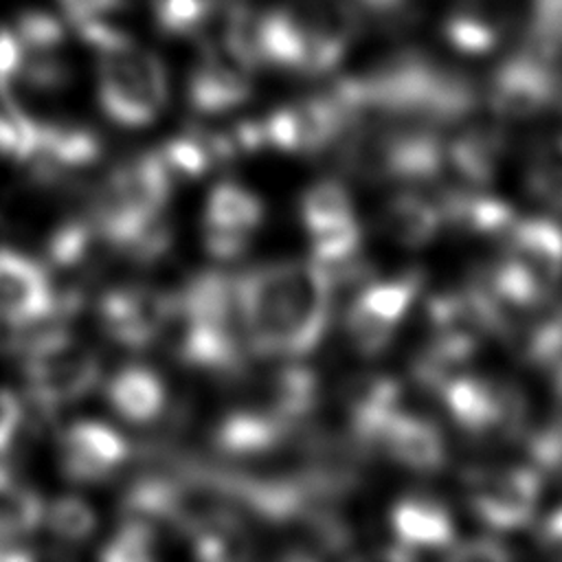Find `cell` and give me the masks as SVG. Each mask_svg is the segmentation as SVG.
Instances as JSON below:
<instances>
[{
    "label": "cell",
    "mask_w": 562,
    "mask_h": 562,
    "mask_svg": "<svg viewBox=\"0 0 562 562\" xmlns=\"http://www.w3.org/2000/svg\"><path fill=\"white\" fill-rule=\"evenodd\" d=\"M331 277L316 261H272L235 274L241 331L250 353L301 358L323 338Z\"/></svg>",
    "instance_id": "6da1fadb"
},
{
    "label": "cell",
    "mask_w": 562,
    "mask_h": 562,
    "mask_svg": "<svg viewBox=\"0 0 562 562\" xmlns=\"http://www.w3.org/2000/svg\"><path fill=\"white\" fill-rule=\"evenodd\" d=\"M99 53L97 94L103 112L123 127L149 125L167 103L162 64L132 40Z\"/></svg>",
    "instance_id": "3957f363"
},
{
    "label": "cell",
    "mask_w": 562,
    "mask_h": 562,
    "mask_svg": "<svg viewBox=\"0 0 562 562\" xmlns=\"http://www.w3.org/2000/svg\"><path fill=\"white\" fill-rule=\"evenodd\" d=\"M470 509L492 529H520L531 522L540 501V472L505 465L481 472L470 483Z\"/></svg>",
    "instance_id": "52a82bcc"
},
{
    "label": "cell",
    "mask_w": 562,
    "mask_h": 562,
    "mask_svg": "<svg viewBox=\"0 0 562 562\" xmlns=\"http://www.w3.org/2000/svg\"><path fill=\"white\" fill-rule=\"evenodd\" d=\"M130 443L112 426L94 419H77L57 439V461L66 479L99 483L127 461Z\"/></svg>",
    "instance_id": "8fae6325"
},
{
    "label": "cell",
    "mask_w": 562,
    "mask_h": 562,
    "mask_svg": "<svg viewBox=\"0 0 562 562\" xmlns=\"http://www.w3.org/2000/svg\"><path fill=\"white\" fill-rule=\"evenodd\" d=\"M59 307L50 277L24 252L0 248V323L24 329Z\"/></svg>",
    "instance_id": "7c38bea8"
},
{
    "label": "cell",
    "mask_w": 562,
    "mask_h": 562,
    "mask_svg": "<svg viewBox=\"0 0 562 562\" xmlns=\"http://www.w3.org/2000/svg\"><path fill=\"white\" fill-rule=\"evenodd\" d=\"M527 187L542 204L562 211V136L540 143L527 165Z\"/></svg>",
    "instance_id": "cb8c5ba5"
},
{
    "label": "cell",
    "mask_w": 562,
    "mask_h": 562,
    "mask_svg": "<svg viewBox=\"0 0 562 562\" xmlns=\"http://www.w3.org/2000/svg\"><path fill=\"white\" fill-rule=\"evenodd\" d=\"M437 204L441 209L443 226L450 224L470 235H505L516 222L512 206L505 200L470 184L443 193Z\"/></svg>",
    "instance_id": "d6986e66"
},
{
    "label": "cell",
    "mask_w": 562,
    "mask_h": 562,
    "mask_svg": "<svg viewBox=\"0 0 562 562\" xmlns=\"http://www.w3.org/2000/svg\"><path fill=\"white\" fill-rule=\"evenodd\" d=\"M542 294L562 279V228L544 217L514 222L505 233V255Z\"/></svg>",
    "instance_id": "9a60e30c"
},
{
    "label": "cell",
    "mask_w": 562,
    "mask_h": 562,
    "mask_svg": "<svg viewBox=\"0 0 562 562\" xmlns=\"http://www.w3.org/2000/svg\"><path fill=\"white\" fill-rule=\"evenodd\" d=\"M165 384L156 371L143 364H130L116 371L108 382V402L119 417L132 424H149L165 408Z\"/></svg>",
    "instance_id": "ffe728a7"
},
{
    "label": "cell",
    "mask_w": 562,
    "mask_h": 562,
    "mask_svg": "<svg viewBox=\"0 0 562 562\" xmlns=\"http://www.w3.org/2000/svg\"><path fill=\"white\" fill-rule=\"evenodd\" d=\"M441 397L452 422L472 435L505 430L522 413L516 389L481 375H450L441 384Z\"/></svg>",
    "instance_id": "9c48e42d"
},
{
    "label": "cell",
    "mask_w": 562,
    "mask_h": 562,
    "mask_svg": "<svg viewBox=\"0 0 562 562\" xmlns=\"http://www.w3.org/2000/svg\"><path fill=\"white\" fill-rule=\"evenodd\" d=\"M378 224L393 244L422 248L437 237L443 226V217L432 198L415 191H400L382 204Z\"/></svg>",
    "instance_id": "ac0fdd59"
},
{
    "label": "cell",
    "mask_w": 562,
    "mask_h": 562,
    "mask_svg": "<svg viewBox=\"0 0 562 562\" xmlns=\"http://www.w3.org/2000/svg\"><path fill=\"white\" fill-rule=\"evenodd\" d=\"M299 213L307 233L356 217L349 191L336 180H318L310 184L301 195Z\"/></svg>",
    "instance_id": "603a6c76"
},
{
    "label": "cell",
    "mask_w": 562,
    "mask_h": 562,
    "mask_svg": "<svg viewBox=\"0 0 562 562\" xmlns=\"http://www.w3.org/2000/svg\"><path fill=\"white\" fill-rule=\"evenodd\" d=\"M22 353L29 395L46 411L86 397L99 382V356L64 329L35 334Z\"/></svg>",
    "instance_id": "277c9868"
},
{
    "label": "cell",
    "mask_w": 562,
    "mask_h": 562,
    "mask_svg": "<svg viewBox=\"0 0 562 562\" xmlns=\"http://www.w3.org/2000/svg\"><path fill=\"white\" fill-rule=\"evenodd\" d=\"M538 544L553 555H562V505L542 518L538 527Z\"/></svg>",
    "instance_id": "f546056e"
},
{
    "label": "cell",
    "mask_w": 562,
    "mask_h": 562,
    "mask_svg": "<svg viewBox=\"0 0 562 562\" xmlns=\"http://www.w3.org/2000/svg\"><path fill=\"white\" fill-rule=\"evenodd\" d=\"M422 281V272L408 270L404 274L369 283L349 303L345 331L358 353L375 356L386 349L419 294Z\"/></svg>",
    "instance_id": "5b68a950"
},
{
    "label": "cell",
    "mask_w": 562,
    "mask_h": 562,
    "mask_svg": "<svg viewBox=\"0 0 562 562\" xmlns=\"http://www.w3.org/2000/svg\"><path fill=\"white\" fill-rule=\"evenodd\" d=\"M259 125L263 145L290 154H316L336 140L345 112L329 101H307L277 110Z\"/></svg>",
    "instance_id": "4fadbf2b"
},
{
    "label": "cell",
    "mask_w": 562,
    "mask_h": 562,
    "mask_svg": "<svg viewBox=\"0 0 562 562\" xmlns=\"http://www.w3.org/2000/svg\"><path fill=\"white\" fill-rule=\"evenodd\" d=\"M395 547L406 555L419 549H448L454 542L450 512L428 496H404L389 514Z\"/></svg>",
    "instance_id": "e0dca14e"
},
{
    "label": "cell",
    "mask_w": 562,
    "mask_h": 562,
    "mask_svg": "<svg viewBox=\"0 0 562 562\" xmlns=\"http://www.w3.org/2000/svg\"><path fill=\"white\" fill-rule=\"evenodd\" d=\"M347 160L364 176L400 182L430 180L446 171L443 143L422 132L353 138Z\"/></svg>",
    "instance_id": "8992f818"
},
{
    "label": "cell",
    "mask_w": 562,
    "mask_h": 562,
    "mask_svg": "<svg viewBox=\"0 0 562 562\" xmlns=\"http://www.w3.org/2000/svg\"><path fill=\"white\" fill-rule=\"evenodd\" d=\"M46 503L40 494L22 483H15L11 474L0 479V538L20 540L44 522Z\"/></svg>",
    "instance_id": "7402d4cb"
},
{
    "label": "cell",
    "mask_w": 562,
    "mask_h": 562,
    "mask_svg": "<svg viewBox=\"0 0 562 562\" xmlns=\"http://www.w3.org/2000/svg\"><path fill=\"white\" fill-rule=\"evenodd\" d=\"M503 143L490 134H465L443 145V167L470 187H483L496 173Z\"/></svg>",
    "instance_id": "44dd1931"
},
{
    "label": "cell",
    "mask_w": 562,
    "mask_h": 562,
    "mask_svg": "<svg viewBox=\"0 0 562 562\" xmlns=\"http://www.w3.org/2000/svg\"><path fill=\"white\" fill-rule=\"evenodd\" d=\"M375 448H382L395 463L415 472H435L446 461V443L439 428L402 408L384 424Z\"/></svg>",
    "instance_id": "2e32d148"
},
{
    "label": "cell",
    "mask_w": 562,
    "mask_h": 562,
    "mask_svg": "<svg viewBox=\"0 0 562 562\" xmlns=\"http://www.w3.org/2000/svg\"><path fill=\"white\" fill-rule=\"evenodd\" d=\"M448 558L452 560H503L509 551L492 538H472L463 542H452L448 547Z\"/></svg>",
    "instance_id": "83f0119b"
},
{
    "label": "cell",
    "mask_w": 562,
    "mask_h": 562,
    "mask_svg": "<svg viewBox=\"0 0 562 562\" xmlns=\"http://www.w3.org/2000/svg\"><path fill=\"white\" fill-rule=\"evenodd\" d=\"M103 331L123 347L140 349L162 338L171 314V294L143 285H125L105 292L99 301Z\"/></svg>",
    "instance_id": "30bf717a"
},
{
    "label": "cell",
    "mask_w": 562,
    "mask_h": 562,
    "mask_svg": "<svg viewBox=\"0 0 562 562\" xmlns=\"http://www.w3.org/2000/svg\"><path fill=\"white\" fill-rule=\"evenodd\" d=\"M250 66L222 40L209 48L189 79V101L202 114H220L241 105L250 97Z\"/></svg>",
    "instance_id": "5bb4252c"
},
{
    "label": "cell",
    "mask_w": 562,
    "mask_h": 562,
    "mask_svg": "<svg viewBox=\"0 0 562 562\" xmlns=\"http://www.w3.org/2000/svg\"><path fill=\"white\" fill-rule=\"evenodd\" d=\"M263 213L257 193L233 180L217 182L206 195L202 215L206 250L220 261L239 257L259 231Z\"/></svg>",
    "instance_id": "ba28073f"
},
{
    "label": "cell",
    "mask_w": 562,
    "mask_h": 562,
    "mask_svg": "<svg viewBox=\"0 0 562 562\" xmlns=\"http://www.w3.org/2000/svg\"><path fill=\"white\" fill-rule=\"evenodd\" d=\"M22 422V404L20 400L7 391L0 389V457L7 454L18 428Z\"/></svg>",
    "instance_id": "f1b7e54d"
},
{
    "label": "cell",
    "mask_w": 562,
    "mask_h": 562,
    "mask_svg": "<svg viewBox=\"0 0 562 562\" xmlns=\"http://www.w3.org/2000/svg\"><path fill=\"white\" fill-rule=\"evenodd\" d=\"M158 555V536L149 518L132 514L114 533L108 538L103 551L99 553L101 560L110 562H138L151 560Z\"/></svg>",
    "instance_id": "d4e9b609"
},
{
    "label": "cell",
    "mask_w": 562,
    "mask_h": 562,
    "mask_svg": "<svg viewBox=\"0 0 562 562\" xmlns=\"http://www.w3.org/2000/svg\"><path fill=\"white\" fill-rule=\"evenodd\" d=\"M44 522L57 540L81 542L94 533L97 514L79 496H59L44 507Z\"/></svg>",
    "instance_id": "484cf974"
},
{
    "label": "cell",
    "mask_w": 562,
    "mask_h": 562,
    "mask_svg": "<svg viewBox=\"0 0 562 562\" xmlns=\"http://www.w3.org/2000/svg\"><path fill=\"white\" fill-rule=\"evenodd\" d=\"M173 353L193 369L235 373L244 367L248 345L241 331L235 274L206 270L171 294L165 329Z\"/></svg>",
    "instance_id": "7a4b0ae2"
},
{
    "label": "cell",
    "mask_w": 562,
    "mask_h": 562,
    "mask_svg": "<svg viewBox=\"0 0 562 562\" xmlns=\"http://www.w3.org/2000/svg\"><path fill=\"white\" fill-rule=\"evenodd\" d=\"M215 13L213 0H158V20L176 35H198Z\"/></svg>",
    "instance_id": "4316f807"
}]
</instances>
